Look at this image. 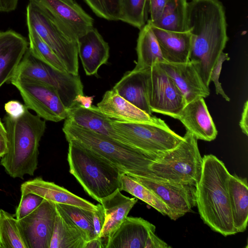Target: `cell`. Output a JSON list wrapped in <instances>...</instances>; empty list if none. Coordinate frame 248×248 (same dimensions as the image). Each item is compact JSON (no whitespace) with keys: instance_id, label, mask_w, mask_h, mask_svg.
Here are the masks:
<instances>
[{"instance_id":"ee69618b","label":"cell","mask_w":248,"mask_h":248,"mask_svg":"<svg viewBox=\"0 0 248 248\" xmlns=\"http://www.w3.org/2000/svg\"><path fill=\"white\" fill-rule=\"evenodd\" d=\"M18 0H0V12H10L17 7Z\"/></svg>"},{"instance_id":"5b68a950","label":"cell","mask_w":248,"mask_h":248,"mask_svg":"<svg viewBox=\"0 0 248 248\" xmlns=\"http://www.w3.org/2000/svg\"><path fill=\"white\" fill-rule=\"evenodd\" d=\"M62 131L67 141H75L107 159L124 173L145 175L155 158L107 136L80 127L67 119Z\"/></svg>"},{"instance_id":"8fae6325","label":"cell","mask_w":248,"mask_h":248,"mask_svg":"<svg viewBox=\"0 0 248 248\" xmlns=\"http://www.w3.org/2000/svg\"><path fill=\"white\" fill-rule=\"evenodd\" d=\"M146 88L152 112L176 119L186 104L184 95L158 62L146 71Z\"/></svg>"},{"instance_id":"8992f818","label":"cell","mask_w":248,"mask_h":248,"mask_svg":"<svg viewBox=\"0 0 248 248\" xmlns=\"http://www.w3.org/2000/svg\"><path fill=\"white\" fill-rule=\"evenodd\" d=\"M27 26L31 28L52 49L66 71L78 75L77 39L39 3L29 1Z\"/></svg>"},{"instance_id":"ac0fdd59","label":"cell","mask_w":248,"mask_h":248,"mask_svg":"<svg viewBox=\"0 0 248 248\" xmlns=\"http://www.w3.org/2000/svg\"><path fill=\"white\" fill-rule=\"evenodd\" d=\"M78 54L88 76H97L100 67L108 63L109 47L96 29L93 28L77 39Z\"/></svg>"},{"instance_id":"ffe728a7","label":"cell","mask_w":248,"mask_h":248,"mask_svg":"<svg viewBox=\"0 0 248 248\" xmlns=\"http://www.w3.org/2000/svg\"><path fill=\"white\" fill-rule=\"evenodd\" d=\"M28 45L26 38L15 31L0 32V88L13 77Z\"/></svg>"},{"instance_id":"60d3db41","label":"cell","mask_w":248,"mask_h":248,"mask_svg":"<svg viewBox=\"0 0 248 248\" xmlns=\"http://www.w3.org/2000/svg\"><path fill=\"white\" fill-rule=\"evenodd\" d=\"M171 247L158 237L154 231H152L149 233L144 246V248H170Z\"/></svg>"},{"instance_id":"ba28073f","label":"cell","mask_w":248,"mask_h":248,"mask_svg":"<svg viewBox=\"0 0 248 248\" xmlns=\"http://www.w3.org/2000/svg\"><path fill=\"white\" fill-rule=\"evenodd\" d=\"M111 124L134 148L154 158L174 148L183 138L158 118L149 123H127L112 119Z\"/></svg>"},{"instance_id":"7402d4cb","label":"cell","mask_w":248,"mask_h":248,"mask_svg":"<svg viewBox=\"0 0 248 248\" xmlns=\"http://www.w3.org/2000/svg\"><path fill=\"white\" fill-rule=\"evenodd\" d=\"M155 226L141 217H127L107 243L106 248H144Z\"/></svg>"},{"instance_id":"d6a6232c","label":"cell","mask_w":248,"mask_h":248,"mask_svg":"<svg viewBox=\"0 0 248 248\" xmlns=\"http://www.w3.org/2000/svg\"><path fill=\"white\" fill-rule=\"evenodd\" d=\"M29 32L28 49L33 57L47 65L61 71H67L64 65L52 50L31 27Z\"/></svg>"},{"instance_id":"74e56055","label":"cell","mask_w":248,"mask_h":248,"mask_svg":"<svg viewBox=\"0 0 248 248\" xmlns=\"http://www.w3.org/2000/svg\"><path fill=\"white\" fill-rule=\"evenodd\" d=\"M97 208L93 211V227L94 238L99 237L105 221V215L102 205L96 204Z\"/></svg>"},{"instance_id":"b9f144b4","label":"cell","mask_w":248,"mask_h":248,"mask_svg":"<svg viewBox=\"0 0 248 248\" xmlns=\"http://www.w3.org/2000/svg\"><path fill=\"white\" fill-rule=\"evenodd\" d=\"M7 135L4 124L0 119V157H2L7 150Z\"/></svg>"},{"instance_id":"1f68e13d","label":"cell","mask_w":248,"mask_h":248,"mask_svg":"<svg viewBox=\"0 0 248 248\" xmlns=\"http://www.w3.org/2000/svg\"><path fill=\"white\" fill-rule=\"evenodd\" d=\"M56 206L74 223L82 234L85 242L94 238L93 210L63 204L56 203Z\"/></svg>"},{"instance_id":"9a60e30c","label":"cell","mask_w":248,"mask_h":248,"mask_svg":"<svg viewBox=\"0 0 248 248\" xmlns=\"http://www.w3.org/2000/svg\"><path fill=\"white\" fill-rule=\"evenodd\" d=\"M184 95L186 104L199 97L210 95V89L204 84L198 63L189 61L185 63L159 62Z\"/></svg>"},{"instance_id":"7bdbcfd3","label":"cell","mask_w":248,"mask_h":248,"mask_svg":"<svg viewBox=\"0 0 248 248\" xmlns=\"http://www.w3.org/2000/svg\"><path fill=\"white\" fill-rule=\"evenodd\" d=\"M239 126L242 132L248 136V101L245 103L239 122Z\"/></svg>"},{"instance_id":"9c48e42d","label":"cell","mask_w":248,"mask_h":248,"mask_svg":"<svg viewBox=\"0 0 248 248\" xmlns=\"http://www.w3.org/2000/svg\"><path fill=\"white\" fill-rule=\"evenodd\" d=\"M13 76L36 80L54 87L64 106L70 109L78 104L75 99L83 95V85L79 75L61 71L35 58L28 48Z\"/></svg>"},{"instance_id":"52a82bcc","label":"cell","mask_w":248,"mask_h":248,"mask_svg":"<svg viewBox=\"0 0 248 248\" xmlns=\"http://www.w3.org/2000/svg\"><path fill=\"white\" fill-rule=\"evenodd\" d=\"M183 138L174 148L156 157L149 169L166 180L196 186L201 176L202 157L198 140L187 131Z\"/></svg>"},{"instance_id":"8d00e7d4","label":"cell","mask_w":248,"mask_h":248,"mask_svg":"<svg viewBox=\"0 0 248 248\" xmlns=\"http://www.w3.org/2000/svg\"><path fill=\"white\" fill-rule=\"evenodd\" d=\"M230 57L228 53L222 52L216 64L214 66L210 77V82L213 81L215 84L216 93L217 94H220L227 101H230V98L225 93L221 83L219 81V78L222 69L223 63L225 61H229Z\"/></svg>"},{"instance_id":"e575fe53","label":"cell","mask_w":248,"mask_h":248,"mask_svg":"<svg viewBox=\"0 0 248 248\" xmlns=\"http://www.w3.org/2000/svg\"><path fill=\"white\" fill-rule=\"evenodd\" d=\"M99 17L108 20H120L122 0H84Z\"/></svg>"},{"instance_id":"6da1fadb","label":"cell","mask_w":248,"mask_h":248,"mask_svg":"<svg viewBox=\"0 0 248 248\" xmlns=\"http://www.w3.org/2000/svg\"><path fill=\"white\" fill-rule=\"evenodd\" d=\"M186 22L192 37L189 61L198 63L209 88L211 71L228 41L224 7L218 0H192L187 3Z\"/></svg>"},{"instance_id":"bcb514c9","label":"cell","mask_w":248,"mask_h":248,"mask_svg":"<svg viewBox=\"0 0 248 248\" xmlns=\"http://www.w3.org/2000/svg\"><path fill=\"white\" fill-rule=\"evenodd\" d=\"M83 248H105V245L102 239L97 237L86 242Z\"/></svg>"},{"instance_id":"e0dca14e","label":"cell","mask_w":248,"mask_h":248,"mask_svg":"<svg viewBox=\"0 0 248 248\" xmlns=\"http://www.w3.org/2000/svg\"><path fill=\"white\" fill-rule=\"evenodd\" d=\"M65 119L80 127L133 148L127 140L114 130L111 124L112 119L103 114L97 106L92 105L91 108H86L77 104L68 109V116Z\"/></svg>"},{"instance_id":"277c9868","label":"cell","mask_w":248,"mask_h":248,"mask_svg":"<svg viewBox=\"0 0 248 248\" xmlns=\"http://www.w3.org/2000/svg\"><path fill=\"white\" fill-rule=\"evenodd\" d=\"M68 142L69 171L90 197L100 203L102 198L120 188L123 172L117 168L80 144Z\"/></svg>"},{"instance_id":"7a4b0ae2","label":"cell","mask_w":248,"mask_h":248,"mask_svg":"<svg viewBox=\"0 0 248 248\" xmlns=\"http://www.w3.org/2000/svg\"><path fill=\"white\" fill-rule=\"evenodd\" d=\"M230 173L213 155L202 157L200 179L196 186V205L203 223L224 236L237 233L234 227L228 189Z\"/></svg>"},{"instance_id":"83f0119b","label":"cell","mask_w":248,"mask_h":248,"mask_svg":"<svg viewBox=\"0 0 248 248\" xmlns=\"http://www.w3.org/2000/svg\"><path fill=\"white\" fill-rule=\"evenodd\" d=\"M57 209L49 248H83V236L74 223Z\"/></svg>"},{"instance_id":"4fadbf2b","label":"cell","mask_w":248,"mask_h":248,"mask_svg":"<svg viewBox=\"0 0 248 248\" xmlns=\"http://www.w3.org/2000/svg\"><path fill=\"white\" fill-rule=\"evenodd\" d=\"M56 214V203L44 199L31 214L17 220L27 248H49Z\"/></svg>"},{"instance_id":"4dcf8cb0","label":"cell","mask_w":248,"mask_h":248,"mask_svg":"<svg viewBox=\"0 0 248 248\" xmlns=\"http://www.w3.org/2000/svg\"><path fill=\"white\" fill-rule=\"evenodd\" d=\"M0 248H27L17 219L0 209Z\"/></svg>"},{"instance_id":"ab89813d","label":"cell","mask_w":248,"mask_h":248,"mask_svg":"<svg viewBox=\"0 0 248 248\" xmlns=\"http://www.w3.org/2000/svg\"><path fill=\"white\" fill-rule=\"evenodd\" d=\"M26 106L16 100L7 102L4 105V109L8 115L13 118L20 116L25 111Z\"/></svg>"},{"instance_id":"2e32d148","label":"cell","mask_w":248,"mask_h":248,"mask_svg":"<svg viewBox=\"0 0 248 248\" xmlns=\"http://www.w3.org/2000/svg\"><path fill=\"white\" fill-rule=\"evenodd\" d=\"M175 119L197 140L211 141L217 136V130L203 97L187 103Z\"/></svg>"},{"instance_id":"7c38bea8","label":"cell","mask_w":248,"mask_h":248,"mask_svg":"<svg viewBox=\"0 0 248 248\" xmlns=\"http://www.w3.org/2000/svg\"><path fill=\"white\" fill-rule=\"evenodd\" d=\"M127 174L152 191L166 205L170 212L171 220H177L196 206L195 186L170 182L152 172L145 175Z\"/></svg>"},{"instance_id":"d6986e66","label":"cell","mask_w":248,"mask_h":248,"mask_svg":"<svg viewBox=\"0 0 248 248\" xmlns=\"http://www.w3.org/2000/svg\"><path fill=\"white\" fill-rule=\"evenodd\" d=\"M137 202L135 198L123 195L118 188L101 199L105 215V221L99 235L105 245L125 219L130 211Z\"/></svg>"},{"instance_id":"3957f363","label":"cell","mask_w":248,"mask_h":248,"mask_svg":"<svg viewBox=\"0 0 248 248\" xmlns=\"http://www.w3.org/2000/svg\"><path fill=\"white\" fill-rule=\"evenodd\" d=\"M7 135V150L0 164L11 177L23 179L26 174L34 175L37 168L39 142L46 123L26 107L19 117L8 114L4 118Z\"/></svg>"},{"instance_id":"5bb4252c","label":"cell","mask_w":248,"mask_h":248,"mask_svg":"<svg viewBox=\"0 0 248 248\" xmlns=\"http://www.w3.org/2000/svg\"><path fill=\"white\" fill-rule=\"evenodd\" d=\"M46 8L77 39L93 28V19L75 0H29Z\"/></svg>"},{"instance_id":"f6af8a7d","label":"cell","mask_w":248,"mask_h":248,"mask_svg":"<svg viewBox=\"0 0 248 248\" xmlns=\"http://www.w3.org/2000/svg\"><path fill=\"white\" fill-rule=\"evenodd\" d=\"M93 96H88L83 95H78L76 98L75 101L80 104L83 107L89 108L92 106V103L93 99Z\"/></svg>"},{"instance_id":"f546056e","label":"cell","mask_w":248,"mask_h":248,"mask_svg":"<svg viewBox=\"0 0 248 248\" xmlns=\"http://www.w3.org/2000/svg\"><path fill=\"white\" fill-rule=\"evenodd\" d=\"M119 189L124 191L152 206L170 219L171 215L166 205L150 189L133 177L122 173L120 175Z\"/></svg>"},{"instance_id":"836d02e7","label":"cell","mask_w":248,"mask_h":248,"mask_svg":"<svg viewBox=\"0 0 248 248\" xmlns=\"http://www.w3.org/2000/svg\"><path fill=\"white\" fill-rule=\"evenodd\" d=\"M149 0H122L120 20L140 30L147 22Z\"/></svg>"},{"instance_id":"d590c367","label":"cell","mask_w":248,"mask_h":248,"mask_svg":"<svg viewBox=\"0 0 248 248\" xmlns=\"http://www.w3.org/2000/svg\"><path fill=\"white\" fill-rule=\"evenodd\" d=\"M43 200L42 197L32 193L21 194L15 217L17 220L24 218L35 210Z\"/></svg>"},{"instance_id":"44dd1931","label":"cell","mask_w":248,"mask_h":248,"mask_svg":"<svg viewBox=\"0 0 248 248\" xmlns=\"http://www.w3.org/2000/svg\"><path fill=\"white\" fill-rule=\"evenodd\" d=\"M21 194L32 193L48 201L58 203L77 206L94 210L97 205L70 192L53 182L37 177L26 181L20 186Z\"/></svg>"},{"instance_id":"cb8c5ba5","label":"cell","mask_w":248,"mask_h":248,"mask_svg":"<svg viewBox=\"0 0 248 248\" xmlns=\"http://www.w3.org/2000/svg\"><path fill=\"white\" fill-rule=\"evenodd\" d=\"M150 25L162 56L167 62L185 63L189 61L192 37L188 30L182 32L171 31Z\"/></svg>"},{"instance_id":"603a6c76","label":"cell","mask_w":248,"mask_h":248,"mask_svg":"<svg viewBox=\"0 0 248 248\" xmlns=\"http://www.w3.org/2000/svg\"><path fill=\"white\" fill-rule=\"evenodd\" d=\"M99 110L108 117L127 123H149L156 117L150 115L121 97L112 89L104 93L97 104Z\"/></svg>"},{"instance_id":"30bf717a","label":"cell","mask_w":248,"mask_h":248,"mask_svg":"<svg viewBox=\"0 0 248 248\" xmlns=\"http://www.w3.org/2000/svg\"><path fill=\"white\" fill-rule=\"evenodd\" d=\"M9 81L19 92L26 107L41 118L58 122L67 118L68 109L54 87L20 77L13 76Z\"/></svg>"},{"instance_id":"484cf974","label":"cell","mask_w":248,"mask_h":248,"mask_svg":"<svg viewBox=\"0 0 248 248\" xmlns=\"http://www.w3.org/2000/svg\"><path fill=\"white\" fill-rule=\"evenodd\" d=\"M230 204L237 233L246 231L248 221V186L246 178L230 174L228 182Z\"/></svg>"},{"instance_id":"f1b7e54d","label":"cell","mask_w":248,"mask_h":248,"mask_svg":"<svg viewBox=\"0 0 248 248\" xmlns=\"http://www.w3.org/2000/svg\"><path fill=\"white\" fill-rule=\"evenodd\" d=\"M186 0H168L160 17L152 25L165 30L182 32L187 31Z\"/></svg>"},{"instance_id":"f35d334b","label":"cell","mask_w":248,"mask_h":248,"mask_svg":"<svg viewBox=\"0 0 248 248\" xmlns=\"http://www.w3.org/2000/svg\"><path fill=\"white\" fill-rule=\"evenodd\" d=\"M168 0H149L150 22H154L160 16Z\"/></svg>"},{"instance_id":"d4e9b609","label":"cell","mask_w":248,"mask_h":248,"mask_svg":"<svg viewBox=\"0 0 248 248\" xmlns=\"http://www.w3.org/2000/svg\"><path fill=\"white\" fill-rule=\"evenodd\" d=\"M146 71H127L112 89L139 109L152 115L146 93Z\"/></svg>"},{"instance_id":"4316f807","label":"cell","mask_w":248,"mask_h":248,"mask_svg":"<svg viewBox=\"0 0 248 248\" xmlns=\"http://www.w3.org/2000/svg\"><path fill=\"white\" fill-rule=\"evenodd\" d=\"M136 51L138 58L133 69L134 71L149 69L156 62H167L162 56L156 38L148 21L140 29Z\"/></svg>"}]
</instances>
